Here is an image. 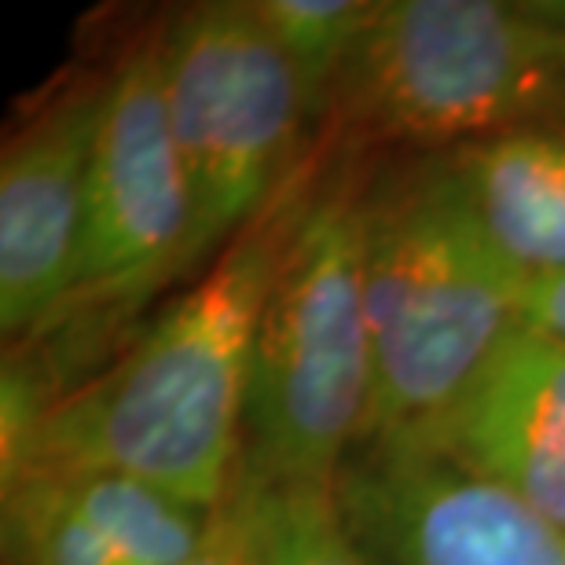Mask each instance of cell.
Here are the masks:
<instances>
[{"label": "cell", "instance_id": "3", "mask_svg": "<svg viewBox=\"0 0 565 565\" xmlns=\"http://www.w3.org/2000/svg\"><path fill=\"white\" fill-rule=\"evenodd\" d=\"M367 184L349 158L316 173L265 294L239 459L262 484H334L375 426Z\"/></svg>", "mask_w": 565, "mask_h": 565}, {"label": "cell", "instance_id": "12", "mask_svg": "<svg viewBox=\"0 0 565 565\" xmlns=\"http://www.w3.org/2000/svg\"><path fill=\"white\" fill-rule=\"evenodd\" d=\"M254 8L273 30L294 77H298L305 118H327L379 4H364V0H254Z\"/></svg>", "mask_w": 565, "mask_h": 565}, {"label": "cell", "instance_id": "4", "mask_svg": "<svg viewBox=\"0 0 565 565\" xmlns=\"http://www.w3.org/2000/svg\"><path fill=\"white\" fill-rule=\"evenodd\" d=\"M367 143L426 151L565 121V8L390 0L356 49L334 110Z\"/></svg>", "mask_w": 565, "mask_h": 565}, {"label": "cell", "instance_id": "9", "mask_svg": "<svg viewBox=\"0 0 565 565\" xmlns=\"http://www.w3.org/2000/svg\"><path fill=\"white\" fill-rule=\"evenodd\" d=\"M565 529V342L522 320L408 437Z\"/></svg>", "mask_w": 565, "mask_h": 565}, {"label": "cell", "instance_id": "7", "mask_svg": "<svg viewBox=\"0 0 565 565\" xmlns=\"http://www.w3.org/2000/svg\"><path fill=\"white\" fill-rule=\"evenodd\" d=\"M331 495L364 565H565V529L415 440L360 445Z\"/></svg>", "mask_w": 565, "mask_h": 565}, {"label": "cell", "instance_id": "13", "mask_svg": "<svg viewBox=\"0 0 565 565\" xmlns=\"http://www.w3.org/2000/svg\"><path fill=\"white\" fill-rule=\"evenodd\" d=\"M4 551L8 565H126L49 470L4 481Z\"/></svg>", "mask_w": 565, "mask_h": 565}, {"label": "cell", "instance_id": "8", "mask_svg": "<svg viewBox=\"0 0 565 565\" xmlns=\"http://www.w3.org/2000/svg\"><path fill=\"white\" fill-rule=\"evenodd\" d=\"M104 96L107 74L66 77L4 140L0 327L8 338L44 331L74 294Z\"/></svg>", "mask_w": 565, "mask_h": 565}, {"label": "cell", "instance_id": "16", "mask_svg": "<svg viewBox=\"0 0 565 565\" xmlns=\"http://www.w3.org/2000/svg\"><path fill=\"white\" fill-rule=\"evenodd\" d=\"M522 320L565 342V273L529 279L522 294Z\"/></svg>", "mask_w": 565, "mask_h": 565}, {"label": "cell", "instance_id": "6", "mask_svg": "<svg viewBox=\"0 0 565 565\" xmlns=\"http://www.w3.org/2000/svg\"><path fill=\"white\" fill-rule=\"evenodd\" d=\"M191 235L195 210L169 121L162 22L107 71L77 279L55 320L99 316L104 323L137 309L191 268Z\"/></svg>", "mask_w": 565, "mask_h": 565}, {"label": "cell", "instance_id": "1", "mask_svg": "<svg viewBox=\"0 0 565 565\" xmlns=\"http://www.w3.org/2000/svg\"><path fill=\"white\" fill-rule=\"evenodd\" d=\"M316 173L301 166L115 364L66 390L0 459L4 481L22 470H118L213 511L239 473L257 323Z\"/></svg>", "mask_w": 565, "mask_h": 565}, {"label": "cell", "instance_id": "2", "mask_svg": "<svg viewBox=\"0 0 565 565\" xmlns=\"http://www.w3.org/2000/svg\"><path fill=\"white\" fill-rule=\"evenodd\" d=\"M364 279L375 353L367 440L408 437L437 419L522 323L529 282L489 239L448 151L371 177Z\"/></svg>", "mask_w": 565, "mask_h": 565}, {"label": "cell", "instance_id": "11", "mask_svg": "<svg viewBox=\"0 0 565 565\" xmlns=\"http://www.w3.org/2000/svg\"><path fill=\"white\" fill-rule=\"evenodd\" d=\"M26 473V470H22ZM126 565H184L210 533L213 511L118 470H49Z\"/></svg>", "mask_w": 565, "mask_h": 565}, {"label": "cell", "instance_id": "14", "mask_svg": "<svg viewBox=\"0 0 565 565\" xmlns=\"http://www.w3.org/2000/svg\"><path fill=\"white\" fill-rule=\"evenodd\" d=\"M265 525L273 565H364L338 522L331 484H265Z\"/></svg>", "mask_w": 565, "mask_h": 565}, {"label": "cell", "instance_id": "15", "mask_svg": "<svg viewBox=\"0 0 565 565\" xmlns=\"http://www.w3.org/2000/svg\"><path fill=\"white\" fill-rule=\"evenodd\" d=\"M184 565H273L265 525V484L239 470L228 495L213 507L210 533Z\"/></svg>", "mask_w": 565, "mask_h": 565}, {"label": "cell", "instance_id": "10", "mask_svg": "<svg viewBox=\"0 0 565 565\" xmlns=\"http://www.w3.org/2000/svg\"><path fill=\"white\" fill-rule=\"evenodd\" d=\"M451 162L500 254L525 279L565 273V132L522 129L451 147Z\"/></svg>", "mask_w": 565, "mask_h": 565}, {"label": "cell", "instance_id": "5", "mask_svg": "<svg viewBox=\"0 0 565 565\" xmlns=\"http://www.w3.org/2000/svg\"><path fill=\"white\" fill-rule=\"evenodd\" d=\"M166 99L195 210V268L250 228L298 173L309 118L250 0H210L166 22Z\"/></svg>", "mask_w": 565, "mask_h": 565}]
</instances>
